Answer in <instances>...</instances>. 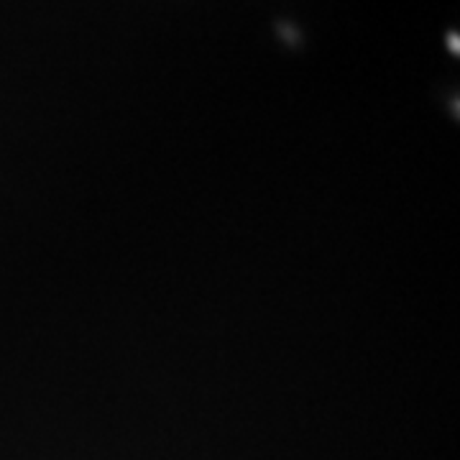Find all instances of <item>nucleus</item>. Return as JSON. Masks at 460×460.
I'll return each mask as SVG.
<instances>
[{
	"mask_svg": "<svg viewBox=\"0 0 460 460\" xmlns=\"http://www.w3.org/2000/svg\"><path fill=\"white\" fill-rule=\"evenodd\" d=\"M447 47L458 54V36H456V33H453V36H447Z\"/></svg>",
	"mask_w": 460,
	"mask_h": 460,
	"instance_id": "obj_1",
	"label": "nucleus"
}]
</instances>
